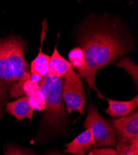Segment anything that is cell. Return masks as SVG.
Wrapping results in <instances>:
<instances>
[{"mask_svg":"<svg viewBox=\"0 0 138 155\" xmlns=\"http://www.w3.org/2000/svg\"><path fill=\"white\" fill-rule=\"evenodd\" d=\"M124 155H138V141L128 145Z\"/></svg>","mask_w":138,"mask_h":155,"instance_id":"cell-18","label":"cell"},{"mask_svg":"<svg viewBox=\"0 0 138 155\" xmlns=\"http://www.w3.org/2000/svg\"><path fill=\"white\" fill-rule=\"evenodd\" d=\"M46 107L44 121L50 127L61 128L66 125V111L62 98L63 80L62 78L46 76L39 83Z\"/></svg>","mask_w":138,"mask_h":155,"instance_id":"cell-3","label":"cell"},{"mask_svg":"<svg viewBox=\"0 0 138 155\" xmlns=\"http://www.w3.org/2000/svg\"><path fill=\"white\" fill-rule=\"evenodd\" d=\"M68 59L72 68H76L78 74H80L83 71L85 64V57L82 48L77 47L71 49L68 54Z\"/></svg>","mask_w":138,"mask_h":155,"instance_id":"cell-12","label":"cell"},{"mask_svg":"<svg viewBox=\"0 0 138 155\" xmlns=\"http://www.w3.org/2000/svg\"><path fill=\"white\" fill-rule=\"evenodd\" d=\"M115 64L118 67L123 68L124 70H126L127 72L133 77V79L136 84V87H137L138 73L137 64L132 61L129 57L123 58L118 63H116Z\"/></svg>","mask_w":138,"mask_h":155,"instance_id":"cell-13","label":"cell"},{"mask_svg":"<svg viewBox=\"0 0 138 155\" xmlns=\"http://www.w3.org/2000/svg\"><path fill=\"white\" fill-rule=\"evenodd\" d=\"M85 155H117L116 149L113 148H94Z\"/></svg>","mask_w":138,"mask_h":155,"instance_id":"cell-16","label":"cell"},{"mask_svg":"<svg viewBox=\"0 0 138 155\" xmlns=\"http://www.w3.org/2000/svg\"><path fill=\"white\" fill-rule=\"evenodd\" d=\"M4 155H34L29 152L14 147H9L5 150Z\"/></svg>","mask_w":138,"mask_h":155,"instance_id":"cell-17","label":"cell"},{"mask_svg":"<svg viewBox=\"0 0 138 155\" xmlns=\"http://www.w3.org/2000/svg\"><path fill=\"white\" fill-rule=\"evenodd\" d=\"M63 77L61 95L66 104L67 112L70 114L76 110L79 114H84L86 101L84 87L79 74L72 67Z\"/></svg>","mask_w":138,"mask_h":155,"instance_id":"cell-5","label":"cell"},{"mask_svg":"<svg viewBox=\"0 0 138 155\" xmlns=\"http://www.w3.org/2000/svg\"><path fill=\"white\" fill-rule=\"evenodd\" d=\"M50 56L44 54L42 47L39 48V52L30 64V73L38 74L44 78L48 73Z\"/></svg>","mask_w":138,"mask_h":155,"instance_id":"cell-11","label":"cell"},{"mask_svg":"<svg viewBox=\"0 0 138 155\" xmlns=\"http://www.w3.org/2000/svg\"><path fill=\"white\" fill-rule=\"evenodd\" d=\"M108 107L106 109V113L111 117L120 118L126 117L134 112L138 107V97L128 101H120L107 99Z\"/></svg>","mask_w":138,"mask_h":155,"instance_id":"cell-9","label":"cell"},{"mask_svg":"<svg viewBox=\"0 0 138 155\" xmlns=\"http://www.w3.org/2000/svg\"><path fill=\"white\" fill-rule=\"evenodd\" d=\"M27 42L21 37L10 34L0 38V119L8 100V92L28 71L24 54Z\"/></svg>","mask_w":138,"mask_h":155,"instance_id":"cell-2","label":"cell"},{"mask_svg":"<svg viewBox=\"0 0 138 155\" xmlns=\"http://www.w3.org/2000/svg\"><path fill=\"white\" fill-rule=\"evenodd\" d=\"M30 74L27 72L24 74L22 78L17 83L11 86L9 91V95L11 98H16L20 96H24V93L23 91V86L26 81L30 78Z\"/></svg>","mask_w":138,"mask_h":155,"instance_id":"cell-15","label":"cell"},{"mask_svg":"<svg viewBox=\"0 0 138 155\" xmlns=\"http://www.w3.org/2000/svg\"><path fill=\"white\" fill-rule=\"evenodd\" d=\"M72 67V64L59 54L57 48L55 47L52 56L50 57L47 76L61 78L64 76Z\"/></svg>","mask_w":138,"mask_h":155,"instance_id":"cell-10","label":"cell"},{"mask_svg":"<svg viewBox=\"0 0 138 155\" xmlns=\"http://www.w3.org/2000/svg\"><path fill=\"white\" fill-rule=\"evenodd\" d=\"M6 110L7 113L13 115L18 121L26 118H28L31 121L34 112V109L31 106L27 96L8 102L6 105Z\"/></svg>","mask_w":138,"mask_h":155,"instance_id":"cell-8","label":"cell"},{"mask_svg":"<svg viewBox=\"0 0 138 155\" xmlns=\"http://www.w3.org/2000/svg\"><path fill=\"white\" fill-rule=\"evenodd\" d=\"M29 99V101L31 106L34 109L39 111H41L45 109L46 107L45 100L43 95L39 89L35 90L26 95Z\"/></svg>","mask_w":138,"mask_h":155,"instance_id":"cell-14","label":"cell"},{"mask_svg":"<svg viewBox=\"0 0 138 155\" xmlns=\"http://www.w3.org/2000/svg\"><path fill=\"white\" fill-rule=\"evenodd\" d=\"M65 153L74 155H85L87 152L95 148V141L90 128L86 130L66 145Z\"/></svg>","mask_w":138,"mask_h":155,"instance_id":"cell-7","label":"cell"},{"mask_svg":"<svg viewBox=\"0 0 138 155\" xmlns=\"http://www.w3.org/2000/svg\"><path fill=\"white\" fill-rule=\"evenodd\" d=\"M87 111L83 128L91 130L95 141V148L116 147L117 137L110 120L100 115L92 104L88 106Z\"/></svg>","mask_w":138,"mask_h":155,"instance_id":"cell-4","label":"cell"},{"mask_svg":"<svg viewBox=\"0 0 138 155\" xmlns=\"http://www.w3.org/2000/svg\"><path fill=\"white\" fill-rule=\"evenodd\" d=\"M130 144H127V143H121V142L117 141V143L116 145V150L117 153V155H124L125 150H126L127 146Z\"/></svg>","mask_w":138,"mask_h":155,"instance_id":"cell-19","label":"cell"},{"mask_svg":"<svg viewBox=\"0 0 138 155\" xmlns=\"http://www.w3.org/2000/svg\"><path fill=\"white\" fill-rule=\"evenodd\" d=\"M43 155H67V154H62V153L58 152V151H49V152L44 154ZM72 155H74V154H72Z\"/></svg>","mask_w":138,"mask_h":155,"instance_id":"cell-20","label":"cell"},{"mask_svg":"<svg viewBox=\"0 0 138 155\" xmlns=\"http://www.w3.org/2000/svg\"><path fill=\"white\" fill-rule=\"evenodd\" d=\"M113 128L117 135V141L132 144L138 141V112L111 120Z\"/></svg>","mask_w":138,"mask_h":155,"instance_id":"cell-6","label":"cell"},{"mask_svg":"<svg viewBox=\"0 0 138 155\" xmlns=\"http://www.w3.org/2000/svg\"><path fill=\"white\" fill-rule=\"evenodd\" d=\"M78 42L85 57V67L79 76L90 89L95 90L99 99H107L96 87L97 73L130 51L132 42L115 22L103 19L85 25L80 32Z\"/></svg>","mask_w":138,"mask_h":155,"instance_id":"cell-1","label":"cell"}]
</instances>
